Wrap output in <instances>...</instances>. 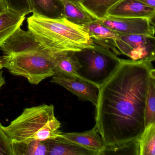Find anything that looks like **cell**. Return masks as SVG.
I'll use <instances>...</instances> for the list:
<instances>
[{
    "mask_svg": "<svg viewBox=\"0 0 155 155\" xmlns=\"http://www.w3.org/2000/svg\"><path fill=\"white\" fill-rule=\"evenodd\" d=\"M154 71L150 61L122 59L99 88L95 127L107 147L103 153L132 144L144 132L149 82Z\"/></svg>",
    "mask_w": 155,
    "mask_h": 155,
    "instance_id": "1",
    "label": "cell"
},
{
    "mask_svg": "<svg viewBox=\"0 0 155 155\" xmlns=\"http://www.w3.org/2000/svg\"><path fill=\"white\" fill-rule=\"evenodd\" d=\"M27 22L37 41L51 53L78 51L94 44L84 26L65 18H48L33 14Z\"/></svg>",
    "mask_w": 155,
    "mask_h": 155,
    "instance_id": "2",
    "label": "cell"
},
{
    "mask_svg": "<svg viewBox=\"0 0 155 155\" xmlns=\"http://www.w3.org/2000/svg\"><path fill=\"white\" fill-rule=\"evenodd\" d=\"M61 125L55 117L54 106L42 104L24 109L3 128L11 141H45L61 136Z\"/></svg>",
    "mask_w": 155,
    "mask_h": 155,
    "instance_id": "3",
    "label": "cell"
},
{
    "mask_svg": "<svg viewBox=\"0 0 155 155\" xmlns=\"http://www.w3.org/2000/svg\"><path fill=\"white\" fill-rule=\"evenodd\" d=\"M73 53L80 64L77 78L99 88L116 71L122 60L109 49L96 44Z\"/></svg>",
    "mask_w": 155,
    "mask_h": 155,
    "instance_id": "4",
    "label": "cell"
},
{
    "mask_svg": "<svg viewBox=\"0 0 155 155\" xmlns=\"http://www.w3.org/2000/svg\"><path fill=\"white\" fill-rule=\"evenodd\" d=\"M3 68L16 76L26 78L31 84L54 76L51 53L47 51L5 55L1 58Z\"/></svg>",
    "mask_w": 155,
    "mask_h": 155,
    "instance_id": "5",
    "label": "cell"
},
{
    "mask_svg": "<svg viewBox=\"0 0 155 155\" xmlns=\"http://www.w3.org/2000/svg\"><path fill=\"white\" fill-rule=\"evenodd\" d=\"M102 46L117 56L121 53L132 60L155 61V36L118 34L114 39L106 41Z\"/></svg>",
    "mask_w": 155,
    "mask_h": 155,
    "instance_id": "6",
    "label": "cell"
},
{
    "mask_svg": "<svg viewBox=\"0 0 155 155\" xmlns=\"http://www.w3.org/2000/svg\"><path fill=\"white\" fill-rule=\"evenodd\" d=\"M117 34L154 36V21L146 18H121L106 17L97 19Z\"/></svg>",
    "mask_w": 155,
    "mask_h": 155,
    "instance_id": "7",
    "label": "cell"
},
{
    "mask_svg": "<svg viewBox=\"0 0 155 155\" xmlns=\"http://www.w3.org/2000/svg\"><path fill=\"white\" fill-rule=\"evenodd\" d=\"M0 49L5 55L47 51L37 41L30 31H25L21 28L3 42L0 46Z\"/></svg>",
    "mask_w": 155,
    "mask_h": 155,
    "instance_id": "8",
    "label": "cell"
},
{
    "mask_svg": "<svg viewBox=\"0 0 155 155\" xmlns=\"http://www.w3.org/2000/svg\"><path fill=\"white\" fill-rule=\"evenodd\" d=\"M155 8L137 0H120L108 11L106 17L121 18H146L154 21Z\"/></svg>",
    "mask_w": 155,
    "mask_h": 155,
    "instance_id": "9",
    "label": "cell"
},
{
    "mask_svg": "<svg viewBox=\"0 0 155 155\" xmlns=\"http://www.w3.org/2000/svg\"><path fill=\"white\" fill-rule=\"evenodd\" d=\"M51 82L64 87L83 101H91L95 107L98 99L99 88L78 78L52 76Z\"/></svg>",
    "mask_w": 155,
    "mask_h": 155,
    "instance_id": "10",
    "label": "cell"
},
{
    "mask_svg": "<svg viewBox=\"0 0 155 155\" xmlns=\"http://www.w3.org/2000/svg\"><path fill=\"white\" fill-rule=\"evenodd\" d=\"M48 155H98V151L81 146L61 135L46 140Z\"/></svg>",
    "mask_w": 155,
    "mask_h": 155,
    "instance_id": "11",
    "label": "cell"
},
{
    "mask_svg": "<svg viewBox=\"0 0 155 155\" xmlns=\"http://www.w3.org/2000/svg\"><path fill=\"white\" fill-rule=\"evenodd\" d=\"M53 61L54 76L77 78L80 64L73 51L51 53Z\"/></svg>",
    "mask_w": 155,
    "mask_h": 155,
    "instance_id": "12",
    "label": "cell"
},
{
    "mask_svg": "<svg viewBox=\"0 0 155 155\" xmlns=\"http://www.w3.org/2000/svg\"><path fill=\"white\" fill-rule=\"evenodd\" d=\"M62 136L81 146L98 151L99 155H103L107 147L95 127L91 130L83 132L62 133Z\"/></svg>",
    "mask_w": 155,
    "mask_h": 155,
    "instance_id": "13",
    "label": "cell"
},
{
    "mask_svg": "<svg viewBox=\"0 0 155 155\" xmlns=\"http://www.w3.org/2000/svg\"><path fill=\"white\" fill-rule=\"evenodd\" d=\"M33 14L51 19L64 18L62 0H29Z\"/></svg>",
    "mask_w": 155,
    "mask_h": 155,
    "instance_id": "14",
    "label": "cell"
},
{
    "mask_svg": "<svg viewBox=\"0 0 155 155\" xmlns=\"http://www.w3.org/2000/svg\"><path fill=\"white\" fill-rule=\"evenodd\" d=\"M25 16L9 9L0 14V46L20 28L25 20Z\"/></svg>",
    "mask_w": 155,
    "mask_h": 155,
    "instance_id": "15",
    "label": "cell"
},
{
    "mask_svg": "<svg viewBox=\"0 0 155 155\" xmlns=\"http://www.w3.org/2000/svg\"><path fill=\"white\" fill-rule=\"evenodd\" d=\"M64 6V18L76 25L83 26L96 19L85 10L79 3L69 0H62Z\"/></svg>",
    "mask_w": 155,
    "mask_h": 155,
    "instance_id": "16",
    "label": "cell"
},
{
    "mask_svg": "<svg viewBox=\"0 0 155 155\" xmlns=\"http://www.w3.org/2000/svg\"><path fill=\"white\" fill-rule=\"evenodd\" d=\"M94 44L101 45L113 40L117 33L103 25L97 19L83 25Z\"/></svg>",
    "mask_w": 155,
    "mask_h": 155,
    "instance_id": "17",
    "label": "cell"
},
{
    "mask_svg": "<svg viewBox=\"0 0 155 155\" xmlns=\"http://www.w3.org/2000/svg\"><path fill=\"white\" fill-rule=\"evenodd\" d=\"M12 155H48L45 141L16 142L12 141Z\"/></svg>",
    "mask_w": 155,
    "mask_h": 155,
    "instance_id": "18",
    "label": "cell"
},
{
    "mask_svg": "<svg viewBox=\"0 0 155 155\" xmlns=\"http://www.w3.org/2000/svg\"><path fill=\"white\" fill-rule=\"evenodd\" d=\"M120 0H81L79 4L96 19L103 18L111 7Z\"/></svg>",
    "mask_w": 155,
    "mask_h": 155,
    "instance_id": "19",
    "label": "cell"
},
{
    "mask_svg": "<svg viewBox=\"0 0 155 155\" xmlns=\"http://www.w3.org/2000/svg\"><path fill=\"white\" fill-rule=\"evenodd\" d=\"M137 142L138 155H155V123L145 128Z\"/></svg>",
    "mask_w": 155,
    "mask_h": 155,
    "instance_id": "20",
    "label": "cell"
},
{
    "mask_svg": "<svg viewBox=\"0 0 155 155\" xmlns=\"http://www.w3.org/2000/svg\"><path fill=\"white\" fill-rule=\"evenodd\" d=\"M155 123V71L150 78L145 110V128Z\"/></svg>",
    "mask_w": 155,
    "mask_h": 155,
    "instance_id": "21",
    "label": "cell"
},
{
    "mask_svg": "<svg viewBox=\"0 0 155 155\" xmlns=\"http://www.w3.org/2000/svg\"><path fill=\"white\" fill-rule=\"evenodd\" d=\"M8 9L20 13L28 15L31 13L29 0H4Z\"/></svg>",
    "mask_w": 155,
    "mask_h": 155,
    "instance_id": "22",
    "label": "cell"
},
{
    "mask_svg": "<svg viewBox=\"0 0 155 155\" xmlns=\"http://www.w3.org/2000/svg\"><path fill=\"white\" fill-rule=\"evenodd\" d=\"M0 155H12V141L0 123Z\"/></svg>",
    "mask_w": 155,
    "mask_h": 155,
    "instance_id": "23",
    "label": "cell"
},
{
    "mask_svg": "<svg viewBox=\"0 0 155 155\" xmlns=\"http://www.w3.org/2000/svg\"><path fill=\"white\" fill-rule=\"evenodd\" d=\"M138 1L149 7L155 8V0H137Z\"/></svg>",
    "mask_w": 155,
    "mask_h": 155,
    "instance_id": "24",
    "label": "cell"
},
{
    "mask_svg": "<svg viewBox=\"0 0 155 155\" xmlns=\"http://www.w3.org/2000/svg\"><path fill=\"white\" fill-rule=\"evenodd\" d=\"M8 8L4 0H0V14L4 12Z\"/></svg>",
    "mask_w": 155,
    "mask_h": 155,
    "instance_id": "25",
    "label": "cell"
},
{
    "mask_svg": "<svg viewBox=\"0 0 155 155\" xmlns=\"http://www.w3.org/2000/svg\"><path fill=\"white\" fill-rule=\"evenodd\" d=\"M5 82L6 81L4 77H3V72L0 71V89L5 84Z\"/></svg>",
    "mask_w": 155,
    "mask_h": 155,
    "instance_id": "26",
    "label": "cell"
},
{
    "mask_svg": "<svg viewBox=\"0 0 155 155\" xmlns=\"http://www.w3.org/2000/svg\"><path fill=\"white\" fill-rule=\"evenodd\" d=\"M3 67V64H2V60L1 58L0 57V71L2 69Z\"/></svg>",
    "mask_w": 155,
    "mask_h": 155,
    "instance_id": "27",
    "label": "cell"
},
{
    "mask_svg": "<svg viewBox=\"0 0 155 155\" xmlns=\"http://www.w3.org/2000/svg\"><path fill=\"white\" fill-rule=\"evenodd\" d=\"M69 1L72 2H75V3H79L81 0H69Z\"/></svg>",
    "mask_w": 155,
    "mask_h": 155,
    "instance_id": "28",
    "label": "cell"
}]
</instances>
